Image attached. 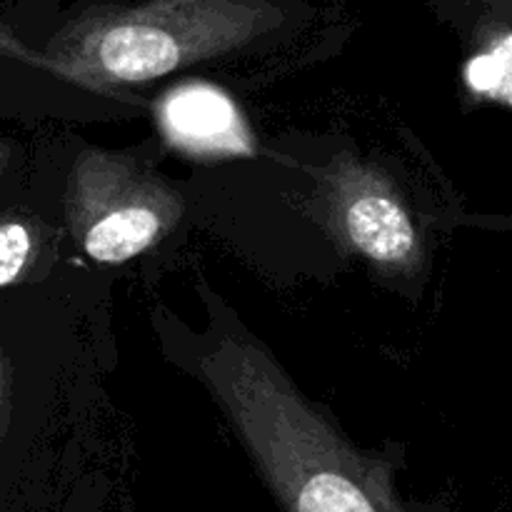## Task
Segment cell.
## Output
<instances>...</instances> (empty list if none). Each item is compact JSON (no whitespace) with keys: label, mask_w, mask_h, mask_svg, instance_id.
<instances>
[{"label":"cell","mask_w":512,"mask_h":512,"mask_svg":"<svg viewBox=\"0 0 512 512\" xmlns=\"http://www.w3.org/2000/svg\"><path fill=\"white\" fill-rule=\"evenodd\" d=\"M198 370L285 510L408 512L388 465L353 448L253 338L218 335Z\"/></svg>","instance_id":"6da1fadb"},{"label":"cell","mask_w":512,"mask_h":512,"mask_svg":"<svg viewBox=\"0 0 512 512\" xmlns=\"http://www.w3.org/2000/svg\"><path fill=\"white\" fill-rule=\"evenodd\" d=\"M275 15L263 0H150L73 25L40 63L93 88L138 83L240 48Z\"/></svg>","instance_id":"7a4b0ae2"},{"label":"cell","mask_w":512,"mask_h":512,"mask_svg":"<svg viewBox=\"0 0 512 512\" xmlns=\"http://www.w3.org/2000/svg\"><path fill=\"white\" fill-rule=\"evenodd\" d=\"M70 228L98 263H125L153 248L183 218V200L130 155L88 150L75 160L65 193Z\"/></svg>","instance_id":"3957f363"},{"label":"cell","mask_w":512,"mask_h":512,"mask_svg":"<svg viewBox=\"0 0 512 512\" xmlns=\"http://www.w3.org/2000/svg\"><path fill=\"white\" fill-rule=\"evenodd\" d=\"M160 120L173 143L200 155H248L250 133L233 100L218 88L193 83L165 98Z\"/></svg>","instance_id":"277c9868"},{"label":"cell","mask_w":512,"mask_h":512,"mask_svg":"<svg viewBox=\"0 0 512 512\" xmlns=\"http://www.w3.org/2000/svg\"><path fill=\"white\" fill-rule=\"evenodd\" d=\"M340 223L350 243L383 265H403L415 258V228L403 205L378 185L350 188Z\"/></svg>","instance_id":"5b68a950"},{"label":"cell","mask_w":512,"mask_h":512,"mask_svg":"<svg viewBox=\"0 0 512 512\" xmlns=\"http://www.w3.org/2000/svg\"><path fill=\"white\" fill-rule=\"evenodd\" d=\"M465 78L475 93H485L490 98H503L512 103V35L500 45H495L490 53L470 60Z\"/></svg>","instance_id":"8992f818"},{"label":"cell","mask_w":512,"mask_h":512,"mask_svg":"<svg viewBox=\"0 0 512 512\" xmlns=\"http://www.w3.org/2000/svg\"><path fill=\"white\" fill-rule=\"evenodd\" d=\"M30 255V233L20 223L0 225V288L13 283Z\"/></svg>","instance_id":"52a82bcc"},{"label":"cell","mask_w":512,"mask_h":512,"mask_svg":"<svg viewBox=\"0 0 512 512\" xmlns=\"http://www.w3.org/2000/svg\"><path fill=\"white\" fill-rule=\"evenodd\" d=\"M0 55H3V58H23L38 63V58H33V55L13 38V33H10L3 23H0Z\"/></svg>","instance_id":"ba28073f"},{"label":"cell","mask_w":512,"mask_h":512,"mask_svg":"<svg viewBox=\"0 0 512 512\" xmlns=\"http://www.w3.org/2000/svg\"><path fill=\"white\" fill-rule=\"evenodd\" d=\"M5 158H8V155H5V148H0V170H3V165H5Z\"/></svg>","instance_id":"9c48e42d"}]
</instances>
